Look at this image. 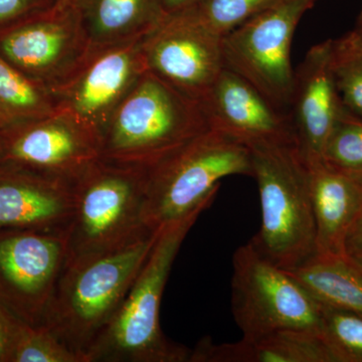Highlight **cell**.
Segmentation results:
<instances>
[{"instance_id":"30bf717a","label":"cell","mask_w":362,"mask_h":362,"mask_svg":"<svg viewBox=\"0 0 362 362\" xmlns=\"http://www.w3.org/2000/svg\"><path fill=\"white\" fill-rule=\"evenodd\" d=\"M142 52L147 71L201 103L225 69L223 37L192 8L166 14L143 37Z\"/></svg>"},{"instance_id":"7c38bea8","label":"cell","mask_w":362,"mask_h":362,"mask_svg":"<svg viewBox=\"0 0 362 362\" xmlns=\"http://www.w3.org/2000/svg\"><path fill=\"white\" fill-rule=\"evenodd\" d=\"M0 141L2 165L70 181L101 157L99 138L62 111L0 131Z\"/></svg>"},{"instance_id":"2e32d148","label":"cell","mask_w":362,"mask_h":362,"mask_svg":"<svg viewBox=\"0 0 362 362\" xmlns=\"http://www.w3.org/2000/svg\"><path fill=\"white\" fill-rule=\"evenodd\" d=\"M71 181L1 164L0 230L66 235L75 209Z\"/></svg>"},{"instance_id":"4fadbf2b","label":"cell","mask_w":362,"mask_h":362,"mask_svg":"<svg viewBox=\"0 0 362 362\" xmlns=\"http://www.w3.org/2000/svg\"><path fill=\"white\" fill-rule=\"evenodd\" d=\"M66 259V235L9 230L0 235V284L26 322L42 325Z\"/></svg>"},{"instance_id":"9a60e30c","label":"cell","mask_w":362,"mask_h":362,"mask_svg":"<svg viewBox=\"0 0 362 362\" xmlns=\"http://www.w3.org/2000/svg\"><path fill=\"white\" fill-rule=\"evenodd\" d=\"M297 148L305 162L321 160L343 113L331 62V40L312 47L295 71L291 102Z\"/></svg>"},{"instance_id":"6da1fadb","label":"cell","mask_w":362,"mask_h":362,"mask_svg":"<svg viewBox=\"0 0 362 362\" xmlns=\"http://www.w3.org/2000/svg\"><path fill=\"white\" fill-rule=\"evenodd\" d=\"M158 230L113 251L66 261L42 325L82 362L120 308Z\"/></svg>"},{"instance_id":"277c9868","label":"cell","mask_w":362,"mask_h":362,"mask_svg":"<svg viewBox=\"0 0 362 362\" xmlns=\"http://www.w3.org/2000/svg\"><path fill=\"white\" fill-rule=\"evenodd\" d=\"M262 223L250 243L274 265L291 270L316 254L308 169L296 144L249 147Z\"/></svg>"},{"instance_id":"d6a6232c","label":"cell","mask_w":362,"mask_h":362,"mask_svg":"<svg viewBox=\"0 0 362 362\" xmlns=\"http://www.w3.org/2000/svg\"><path fill=\"white\" fill-rule=\"evenodd\" d=\"M78 0H58V6H75Z\"/></svg>"},{"instance_id":"8fae6325","label":"cell","mask_w":362,"mask_h":362,"mask_svg":"<svg viewBox=\"0 0 362 362\" xmlns=\"http://www.w3.org/2000/svg\"><path fill=\"white\" fill-rule=\"evenodd\" d=\"M142 39L90 49L76 71L52 90L57 111L99 138L114 112L146 71Z\"/></svg>"},{"instance_id":"484cf974","label":"cell","mask_w":362,"mask_h":362,"mask_svg":"<svg viewBox=\"0 0 362 362\" xmlns=\"http://www.w3.org/2000/svg\"><path fill=\"white\" fill-rule=\"evenodd\" d=\"M279 0H197L190 7L199 20L223 37Z\"/></svg>"},{"instance_id":"836d02e7","label":"cell","mask_w":362,"mask_h":362,"mask_svg":"<svg viewBox=\"0 0 362 362\" xmlns=\"http://www.w3.org/2000/svg\"><path fill=\"white\" fill-rule=\"evenodd\" d=\"M2 164V146H1V141H0V166H1Z\"/></svg>"},{"instance_id":"d6986e66","label":"cell","mask_w":362,"mask_h":362,"mask_svg":"<svg viewBox=\"0 0 362 362\" xmlns=\"http://www.w3.org/2000/svg\"><path fill=\"white\" fill-rule=\"evenodd\" d=\"M90 49L141 40L166 13L160 0H78Z\"/></svg>"},{"instance_id":"8992f818","label":"cell","mask_w":362,"mask_h":362,"mask_svg":"<svg viewBox=\"0 0 362 362\" xmlns=\"http://www.w3.org/2000/svg\"><path fill=\"white\" fill-rule=\"evenodd\" d=\"M146 170L145 223L157 230L209 209L226 176H252L251 151L211 128Z\"/></svg>"},{"instance_id":"f1b7e54d","label":"cell","mask_w":362,"mask_h":362,"mask_svg":"<svg viewBox=\"0 0 362 362\" xmlns=\"http://www.w3.org/2000/svg\"><path fill=\"white\" fill-rule=\"evenodd\" d=\"M362 185V182H361ZM362 249V202L346 240L347 255Z\"/></svg>"},{"instance_id":"5b68a950","label":"cell","mask_w":362,"mask_h":362,"mask_svg":"<svg viewBox=\"0 0 362 362\" xmlns=\"http://www.w3.org/2000/svg\"><path fill=\"white\" fill-rule=\"evenodd\" d=\"M146 180V169L99 158L71 181L68 259L113 251L156 232L145 223Z\"/></svg>"},{"instance_id":"83f0119b","label":"cell","mask_w":362,"mask_h":362,"mask_svg":"<svg viewBox=\"0 0 362 362\" xmlns=\"http://www.w3.org/2000/svg\"><path fill=\"white\" fill-rule=\"evenodd\" d=\"M16 316L0 302V362L11 361Z\"/></svg>"},{"instance_id":"1f68e13d","label":"cell","mask_w":362,"mask_h":362,"mask_svg":"<svg viewBox=\"0 0 362 362\" xmlns=\"http://www.w3.org/2000/svg\"><path fill=\"white\" fill-rule=\"evenodd\" d=\"M354 33L362 40V9L361 13H359L358 18H357L356 28H354Z\"/></svg>"},{"instance_id":"9c48e42d","label":"cell","mask_w":362,"mask_h":362,"mask_svg":"<svg viewBox=\"0 0 362 362\" xmlns=\"http://www.w3.org/2000/svg\"><path fill=\"white\" fill-rule=\"evenodd\" d=\"M89 51L76 6H56L0 28V56L51 90L70 77Z\"/></svg>"},{"instance_id":"3957f363","label":"cell","mask_w":362,"mask_h":362,"mask_svg":"<svg viewBox=\"0 0 362 362\" xmlns=\"http://www.w3.org/2000/svg\"><path fill=\"white\" fill-rule=\"evenodd\" d=\"M209 129L201 102L146 71L100 136V158L148 169Z\"/></svg>"},{"instance_id":"7402d4cb","label":"cell","mask_w":362,"mask_h":362,"mask_svg":"<svg viewBox=\"0 0 362 362\" xmlns=\"http://www.w3.org/2000/svg\"><path fill=\"white\" fill-rule=\"evenodd\" d=\"M331 62L343 105L362 118V40L356 33L331 40Z\"/></svg>"},{"instance_id":"4dcf8cb0","label":"cell","mask_w":362,"mask_h":362,"mask_svg":"<svg viewBox=\"0 0 362 362\" xmlns=\"http://www.w3.org/2000/svg\"><path fill=\"white\" fill-rule=\"evenodd\" d=\"M349 259L362 272V249L349 255Z\"/></svg>"},{"instance_id":"cb8c5ba5","label":"cell","mask_w":362,"mask_h":362,"mask_svg":"<svg viewBox=\"0 0 362 362\" xmlns=\"http://www.w3.org/2000/svg\"><path fill=\"white\" fill-rule=\"evenodd\" d=\"M319 333L335 362H362V315L319 303Z\"/></svg>"},{"instance_id":"603a6c76","label":"cell","mask_w":362,"mask_h":362,"mask_svg":"<svg viewBox=\"0 0 362 362\" xmlns=\"http://www.w3.org/2000/svg\"><path fill=\"white\" fill-rule=\"evenodd\" d=\"M327 168L362 182V118L344 112L324 147Z\"/></svg>"},{"instance_id":"5bb4252c","label":"cell","mask_w":362,"mask_h":362,"mask_svg":"<svg viewBox=\"0 0 362 362\" xmlns=\"http://www.w3.org/2000/svg\"><path fill=\"white\" fill-rule=\"evenodd\" d=\"M211 129L246 145L296 144L291 115L244 78L223 69L202 102Z\"/></svg>"},{"instance_id":"e0dca14e","label":"cell","mask_w":362,"mask_h":362,"mask_svg":"<svg viewBox=\"0 0 362 362\" xmlns=\"http://www.w3.org/2000/svg\"><path fill=\"white\" fill-rule=\"evenodd\" d=\"M316 230V254L347 257L346 240L362 202V185L322 160L305 162Z\"/></svg>"},{"instance_id":"ffe728a7","label":"cell","mask_w":362,"mask_h":362,"mask_svg":"<svg viewBox=\"0 0 362 362\" xmlns=\"http://www.w3.org/2000/svg\"><path fill=\"white\" fill-rule=\"evenodd\" d=\"M285 271L318 303L362 315V272L349 256L315 254L296 268Z\"/></svg>"},{"instance_id":"ba28073f","label":"cell","mask_w":362,"mask_h":362,"mask_svg":"<svg viewBox=\"0 0 362 362\" xmlns=\"http://www.w3.org/2000/svg\"><path fill=\"white\" fill-rule=\"evenodd\" d=\"M232 310L245 338L286 329L318 331L320 306L283 269L263 258L251 243L233 254Z\"/></svg>"},{"instance_id":"4316f807","label":"cell","mask_w":362,"mask_h":362,"mask_svg":"<svg viewBox=\"0 0 362 362\" xmlns=\"http://www.w3.org/2000/svg\"><path fill=\"white\" fill-rule=\"evenodd\" d=\"M58 0H0V28L52 8Z\"/></svg>"},{"instance_id":"44dd1931","label":"cell","mask_w":362,"mask_h":362,"mask_svg":"<svg viewBox=\"0 0 362 362\" xmlns=\"http://www.w3.org/2000/svg\"><path fill=\"white\" fill-rule=\"evenodd\" d=\"M56 112L51 89L28 78L0 56V131Z\"/></svg>"},{"instance_id":"ac0fdd59","label":"cell","mask_w":362,"mask_h":362,"mask_svg":"<svg viewBox=\"0 0 362 362\" xmlns=\"http://www.w3.org/2000/svg\"><path fill=\"white\" fill-rule=\"evenodd\" d=\"M189 362H335L318 331L286 329L263 337L216 344L202 339Z\"/></svg>"},{"instance_id":"7a4b0ae2","label":"cell","mask_w":362,"mask_h":362,"mask_svg":"<svg viewBox=\"0 0 362 362\" xmlns=\"http://www.w3.org/2000/svg\"><path fill=\"white\" fill-rule=\"evenodd\" d=\"M204 211L159 228L141 270L86 362H189L192 349L171 341L161 329V299L181 245Z\"/></svg>"},{"instance_id":"d4e9b609","label":"cell","mask_w":362,"mask_h":362,"mask_svg":"<svg viewBox=\"0 0 362 362\" xmlns=\"http://www.w3.org/2000/svg\"><path fill=\"white\" fill-rule=\"evenodd\" d=\"M11 361L82 362L47 326L33 325L18 317L14 326Z\"/></svg>"},{"instance_id":"52a82bcc","label":"cell","mask_w":362,"mask_h":362,"mask_svg":"<svg viewBox=\"0 0 362 362\" xmlns=\"http://www.w3.org/2000/svg\"><path fill=\"white\" fill-rule=\"evenodd\" d=\"M318 0H279L223 37L225 68L244 78L277 108L291 107V45L298 23Z\"/></svg>"},{"instance_id":"f546056e","label":"cell","mask_w":362,"mask_h":362,"mask_svg":"<svg viewBox=\"0 0 362 362\" xmlns=\"http://www.w3.org/2000/svg\"><path fill=\"white\" fill-rule=\"evenodd\" d=\"M197 0H160L162 8L166 14L187 11L197 4Z\"/></svg>"}]
</instances>
